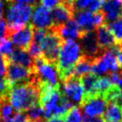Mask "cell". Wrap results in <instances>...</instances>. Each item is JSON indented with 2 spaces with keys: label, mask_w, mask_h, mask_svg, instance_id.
I'll return each mask as SVG.
<instances>
[{
  "label": "cell",
  "mask_w": 122,
  "mask_h": 122,
  "mask_svg": "<svg viewBox=\"0 0 122 122\" xmlns=\"http://www.w3.org/2000/svg\"><path fill=\"white\" fill-rule=\"evenodd\" d=\"M8 99L14 110L26 112L39 101V86L36 78L30 82L11 86Z\"/></svg>",
  "instance_id": "6da1fadb"
},
{
  "label": "cell",
  "mask_w": 122,
  "mask_h": 122,
  "mask_svg": "<svg viewBox=\"0 0 122 122\" xmlns=\"http://www.w3.org/2000/svg\"><path fill=\"white\" fill-rule=\"evenodd\" d=\"M82 56L81 46L76 40L61 42L56 62L61 81L73 76V68Z\"/></svg>",
  "instance_id": "7a4b0ae2"
},
{
  "label": "cell",
  "mask_w": 122,
  "mask_h": 122,
  "mask_svg": "<svg viewBox=\"0 0 122 122\" xmlns=\"http://www.w3.org/2000/svg\"><path fill=\"white\" fill-rule=\"evenodd\" d=\"M33 6L21 4H13L8 7L6 14L8 37L13 32L26 26L31 19Z\"/></svg>",
  "instance_id": "3957f363"
},
{
  "label": "cell",
  "mask_w": 122,
  "mask_h": 122,
  "mask_svg": "<svg viewBox=\"0 0 122 122\" xmlns=\"http://www.w3.org/2000/svg\"><path fill=\"white\" fill-rule=\"evenodd\" d=\"M33 72L38 83L60 86L61 79L56 63L46 60L43 56L34 59Z\"/></svg>",
  "instance_id": "277c9868"
},
{
  "label": "cell",
  "mask_w": 122,
  "mask_h": 122,
  "mask_svg": "<svg viewBox=\"0 0 122 122\" xmlns=\"http://www.w3.org/2000/svg\"><path fill=\"white\" fill-rule=\"evenodd\" d=\"M72 20L83 32L96 30L105 23V18L102 11L91 13L89 11H75Z\"/></svg>",
  "instance_id": "5b68a950"
},
{
  "label": "cell",
  "mask_w": 122,
  "mask_h": 122,
  "mask_svg": "<svg viewBox=\"0 0 122 122\" xmlns=\"http://www.w3.org/2000/svg\"><path fill=\"white\" fill-rule=\"evenodd\" d=\"M61 45V38L59 37L54 27L48 29L47 34L40 44L43 57L49 61L57 62L59 51Z\"/></svg>",
  "instance_id": "8992f818"
},
{
  "label": "cell",
  "mask_w": 122,
  "mask_h": 122,
  "mask_svg": "<svg viewBox=\"0 0 122 122\" xmlns=\"http://www.w3.org/2000/svg\"><path fill=\"white\" fill-rule=\"evenodd\" d=\"M62 82V95L68 99L72 104L79 106L84 98V88L82 86L81 79L75 76L66 78ZM61 87V86H60Z\"/></svg>",
  "instance_id": "52a82bcc"
},
{
  "label": "cell",
  "mask_w": 122,
  "mask_h": 122,
  "mask_svg": "<svg viewBox=\"0 0 122 122\" xmlns=\"http://www.w3.org/2000/svg\"><path fill=\"white\" fill-rule=\"evenodd\" d=\"M35 75L32 69H29L8 61L6 71V79L11 86L20 83L32 81Z\"/></svg>",
  "instance_id": "ba28073f"
},
{
  "label": "cell",
  "mask_w": 122,
  "mask_h": 122,
  "mask_svg": "<svg viewBox=\"0 0 122 122\" xmlns=\"http://www.w3.org/2000/svg\"><path fill=\"white\" fill-rule=\"evenodd\" d=\"M79 39H80L79 45L81 46L82 54L86 57L95 60V58L100 56L103 53L99 46L95 30L84 32Z\"/></svg>",
  "instance_id": "9c48e42d"
},
{
  "label": "cell",
  "mask_w": 122,
  "mask_h": 122,
  "mask_svg": "<svg viewBox=\"0 0 122 122\" xmlns=\"http://www.w3.org/2000/svg\"><path fill=\"white\" fill-rule=\"evenodd\" d=\"M108 102L102 95H95L83 98L79 107L87 116H102L106 111Z\"/></svg>",
  "instance_id": "30bf717a"
},
{
  "label": "cell",
  "mask_w": 122,
  "mask_h": 122,
  "mask_svg": "<svg viewBox=\"0 0 122 122\" xmlns=\"http://www.w3.org/2000/svg\"><path fill=\"white\" fill-rule=\"evenodd\" d=\"M33 32H34L33 26L26 25L20 28V30L13 32L9 36V38L12 39L13 44L15 45L18 48L28 50L33 41Z\"/></svg>",
  "instance_id": "8fae6325"
},
{
  "label": "cell",
  "mask_w": 122,
  "mask_h": 122,
  "mask_svg": "<svg viewBox=\"0 0 122 122\" xmlns=\"http://www.w3.org/2000/svg\"><path fill=\"white\" fill-rule=\"evenodd\" d=\"M32 26L35 29H45L47 30L54 26L51 12L49 9L42 6L41 5H37L31 15Z\"/></svg>",
  "instance_id": "7c38bea8"
},
{
  "label": "cell",
  "mask_w": 122,
  "mask_h": 122,
  "mask_svg": "<svg viewBox=\"0 0 122 122\" xmlns=\"http://www.w3.org/2000/svg\"><path fill=\"white\" fill-rule=\"evenodd\" d=\"M53 27L54 28L59 37L61 38V40L79 39L84 33L72 19L61 26H53Z\"/></svg>",
  "instance_id": "4fadbf2b"
},
{
  "label": "cell",
  "mask_w": 122,
  "mask_h": 122,
  "mask_svg": "<svg viewBox=\"0 0 122 122\" xmlns=\"http://www.w3.org/2000/svg\"><path fill=\"white\" fill-rule=\"evenodd\" d=\"M73 14V7L64 3H61V5L54 8L51 12L54 26H61L62 24L66 23L67 21L72 19Z\"/></svg>",
  "instance_id": "5bb4252c"
},
{
  "label": "cell",
  "mask_w": 122,
  "mask_h": 122,
  "mask_svg": "<svg viewBox=\"0 0 122 122\" xmlns=\"http://www.w3.org/2000/svg\"><path fill=\"white\" fill-rule=\"evenodd\" d=\"M105 20L114 21L122 15V0H104L102 10Z\"/></svg>",
  "instance_id": "9a60e30c"
},
{
  "label": "cell",
  "mask_w": 122,
  "mask_h": 122,
  "mask_svg": "<svg viewBox=\"0 0 122 122\" xmlns=\"http://www.w3.org/2000/svg\"><path fill=\"white\" fill-rule=\"evenodd\" d=\"M95 32H96V37H97L99 46L102 49V52L106 51L108 49H111L117 45L115 37L112 33V31L109 30L106 23L97 28Z\"/></svg>",
  "instance_id": "2e32d148"
},
{
  "label": "cell",
  "mask_w": 122,
  "mask_h": 122,
  "mask_svg": "<svg viewBox=\"0 0 122 122\" xmlns=\"http://www.w3.org/2000/svg\"><path fill=\"white\" fill-rule=\"evenodd\" d=\"M9 62L23 66L26 68L32 69L34 66V58L31 56L30 53L26 49L21 48H16L14 49L13 54L10 55V57L7 59Z\"/></svg>",
  "instance_id": "e0dca14e"
},
{
  "label": "cell",
  "mask_w": 122,
  "mask_h": 122,
  "mask_svg": "<svg viewBox=\"0 0 122 122\" xmlns=\"http://www.w3.org/2000/svg\"><path fill=\"white\" fill-rule=\"evenodd\" d=\"M98 78L99 77L93 74L92 72L86 75H84L83 77L80 78L82 86L84 88V98L98 95H96V92H95V84H96Z\"/></svg>",
  "instance_id": "ac0fdd59"
},
{
  "label": "cell",
  "mask_w": 122,
  "mask_h": 122,
  "mask_svg": "<svg viewBox=\"0 0 122 122\" xmlns=\"http://www.w3.org/2000/svg\"><path fill=\"white\" fill-rule=\"evenodd\" d=\"M93 61L92 59L82 56L78 61L76 63V65L73 68V76L77 78H81L84 75H86L88 73L92 72V65H93Z\"/></svg>",
  "instance_id": "d6986e66"
},
{
  "label": "cell",
  "mask_w": 122,
  "mask_h": 122,
  "mask_svg": "<svg viewBox=\"0 0 122 122\" xmlns=\"http://www.w3.org/2000/svg\"><path fill=\"white\" fill-rule=\"evenodd\" d=\"M14 113V109L8 99V95L0 96V119L1 122H8Z\"/></svg>",
  "instance_id": "ffe728a7"
},
{
  "label": "cell",
  "mask_w": 122,
  "mask_h": 122,
  "mask_svg": "<svg viewBox=\"0 0 122 122\" xmlns=\"http://www.w3.org/2000/svg\"><path fill=\"white\" fill-rule=\"evenodd\" d=\"M103 119L107 122H122V108L115 102H108Z\"/></svg>",
  "instance_id": "44dd1931"
},
{
  "label": "cell",
  "mask_w": 122,
  "mask_h": 122,
  "mask_svg": "<svg viewBox=\"0 0 122 122\" xmlns=\"http://www.w3.org/2000/svg\"><path fill=\"white\" fill-rule=\"evenodd\" d=\"M25 114L27 115L30 122H44L46 120L44 109L39 104V102L32 105L30 108L28 109Z\"/></svg>",
  "instance_id": "7402d4cb"
},
{
  "label": "cell",
  "mask_w": 122,
  "mask_h": 122,
  "mask_svg": "<svg viewBox=\"0 0 122 122\" xmlns=\"http://www.w3.org/2000/svg\"><path fill=\"white\" fill-rule=\"evenodd\" d=\"M109 67L107 65V62L104 60L102 56V54L95 58L93 61V65H92V73L96 75L97 77H101L102 75L109 73Z\"/></svg>",
  "instance_id": "603a6c76"
},
{
  "label": "cell",
  "mask_w": 122,
  "mask_h": 122,
  "mask_svg": "<svg viewBox=\"0 0 122 122\" xmlns=\"http://www.w3.org/2000/svg\"><path fill=\"white\" fill-rule=\"evenodd\" d=\"M107 26L115 37L117 45L122 46V15L118 20L107 24Z\"/></svg>",
  "instance_id": "cb8c5ba5"
},
{
  "label": "cell",
  "mask_w": 122,
  "mask_h": 122,
  "mask_svg": "<svg viewBox=\"0 0 122 122\" xmlns=\"http://www.w3.org/2000/svg\"><path fill=\"white\" fill-rule=\"evenodd\" d=\"M112 84L111 80L109 79L108 76L107 77H99L97 78V81L95 84V92L96 95H103L111 89L112 86Z\"/></svg>",
  "instance_id": "d4e9b609"
},
{
  "label": "cell",
  "mask_w": 122,
  "mask_h": 122,
  "mask_svg": "<svg viewBox=\"0 0 122 122\" xmlns=\"http://www.w3.org/2000/svg\"><path fill=\"white\" fill-rule=\"evenodd\" d=\"M63 122H82V111L79 106H73L65 115Z\"/></svg>",
  "instance_id": "484cf974"
},
{
  "label": "cell",
  "mask_w": 122,
  "mask_h": 122,
  "mask_svg": "<svg viewBox=\"0 0 122 122\" xmlns=\"http://www.w3.org/2000/svg\"><path fill=\"white\" fill-rule=\"evenodd\" d=\"M14 51V44L9 37H5L0 41V54L8 59Z\"/></svg>",
  "instance_id": "4316f807"
},
{
  "label": "cell",
  "mask_w": 122,
  "mask_h": 122,
  "mask_svg": "<svg viewBox=\"0 0 122 122\" xmlns=\"http://www.w3.org/2000/svg\"><path fill=\"white\" fill-rule=\"evenodd\" d=\"M10 88L11 85L6 79V78L0 77V96L8 95V92L10 90Z\"/></svg>",
  "instance_id": "83f0119b"
},
{
  "label": "cell",
  "mask_w": 122,
  "mask_h": 122,
  "mask_svg": "<svg viewBox=\"0 0 122 122\" xmlns=\"http://www.w3.org/2000/svg\"><path fill=\"white\" fill-rule=\"evenodd\" d=\"M39 2L42 6L47 9H54L62 3V0H39Z\"/></svg>",
  "instance_id": "f1b7e54d"
},
{
  "label": "cell",
  "mask_w": 122,
  "mask_h": 122,
  "mask_svg": "<svg viewBox=\"0 0 122 122\" xmlns=\"http://www.w3.org/2000/svg\"><path fill=\"white\" fill-rule=\"evenodd\" d=\"M8 122H30V119H28L27 115L23 112H19L15 113L14 117Z\"/></svg>",
  "instance_id": "f546056e"
},
{
  "label": "cell",
  "mask_w": 122,
  "mask_h": 122,
  "mask_svg": "<svg viewBox=\"0 0 122 122\" xmlns=\"http://www.w3.org/2000/svg\"><path fill=\"white\" fill-rule=\"evenodd\" d=\"M8 60L6 57L0 54V77H5L6 75Z\"/></svg>",
  "instance_id": "4dcf8cb0"
},
{
  "label": "cell",
  "mask_w": 122,
  "mask_h": 122,
  "mask_svg": "<svg viewBox=\"0 0 122 122\" xmlns=\"http://www.w3.org/2000/svg\"><path fill=\"white\" fill-rule=\"evenodd\" d=\"M8 37V34H7V23L5 20H0V41Z\"/></svg>",
  "instance_id": "1f68e13d"
},
{
  "label": "cell",
  "mask_w": 122,
  "mask_h": 122,
  "mask_svg": "<svg viewBox=\"0 0 122 122\" xmlns=\"http://www.w3.org/2000/svg\"><path fill=\"white\" fill-rule=\"evenodd\" d=\"M82 122H104V119L101 116H87L84 115L82 117Z\"/></svg>",
  "instance_id": "d6a6232c"
},
{
  "label": "cell",
  "mask_w": 122,
  "mask_h": 122,
  "mask_svg": "<svg viewBox=\"0 0 122 122\" xmlns=\"http://www.w3.org/2000/svg\"><path fill=\"white\" fill-rule=\"evenodd\" d=\"M7 1L8 2H13L14 4L28 5H31V6H33L37 3V0H7Z\"/></svg>",
  "instance_id": "836d02e7"
},
{
  "label": "cell",
  "mask_w": 122,
  "mask_h": 122,
  "mask_svg": "<svg viewBox=\"0 0 122 122\" xmlns=\"http://www.w3.org/2000/svg\"><path fill=\"white\" fill-rule=\"evenodd\" d=\"M64 118H61V117H54V118H51L48 119L46 120H45L44 122H63Z\"/></svg>",
  "instance_id": "e575fe53"
},
{
  "label": "cell",
  "mask_w": 122,
  "mask_h": 122,
  "mask_svg": "<svg viewBox=\"0 0 122 122\" xmlns=\"http://www.w3.org/2000/svg\"><path fill=\"white\" fill-rule=\"evenodd\" d=\"M4 10H5V4H4L3 0H0V20L3 18Z\"/></svg>",
  "instance_id": "d590c367"
},
{
  "label": "cell",
  "mask_w": 122,
  "mask_h": 122,
  "mask_svg": "<svg viewBox=\"0 0 122 122\" xmlns=\"http://www.w3.org/2000/svg\"><path fill=\"white\" fill-rule=\"evenodd\" d=\"M73 1H74V0H62V3L67 4V5H71V6L73 7Z\"/></svg>",
  "instance_id": "8d00e7d4"
},
{
  "label": "cell",
  "mask_w": 122,
  "mask_h": 122,
  "mask_svg": "<svg viewBox=\"0 0 122 122\" xmlns=\"http://www.w3.org/2000/svg\"><path fill=\"white\" fill-rule=\"evenodd\" d=\"M0 121H1V119H0Z\"/></svg>",
  "instance_id": "74e56055"
}]
</instances>
